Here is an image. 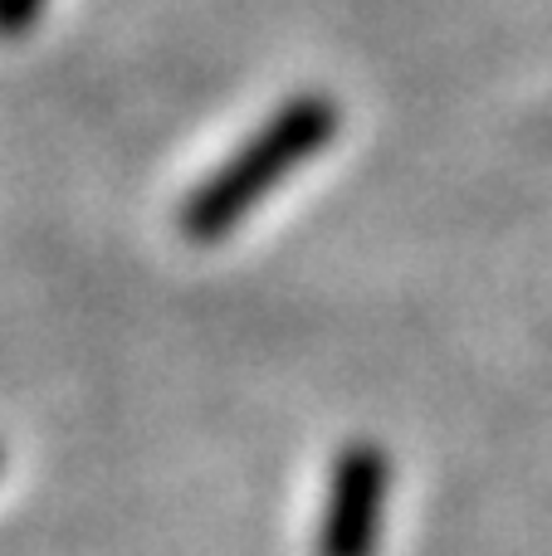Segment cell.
<instances>
[{"instance_id": "6da1fadb", "label": "cell", "mask_w": 552, "mask_h": 556, "mask_svg": "<svg viewBox=\"0 0 552 556\" xmlns=\"http://www.w3.org/2000/svg\"><path fill=\"white\" fill-rule=\"evenodd\" d=\"M342 108L328 93H293L279 103L176 211V225L191 244H215L235 235V225L269 201L299 166H309L338 137Z\"/></svg>"}, {"instance_id": "7a4b0ae2", "label": "cell", "mask_w": 552, "mask_h": 556, "mask_svg": "<svg viewBox=\"0 0 552 556\" xmlns=\"http://www.w3.org/2000/svg\"><path fill=\"white\" fill-rule=\"evenodd\" d=\"M391 498V459L387 450L357 440L338 450L328 473V498L318 522V556H377Z\"/></svg>"}, {"instance_id": "3957f363", "label": "cell", "mask_w": 552, "mask_h": 556, "mask_svg": "<svg viewBox=\"0 0 552 556\" xmlns=\"http://www.w3.org/2000/svg\"><path fill=\"white\" fill-rule=\"evenodd\" d=\"M45 15V0H0V39H20Z\"/></svg>"}]
</instances>
